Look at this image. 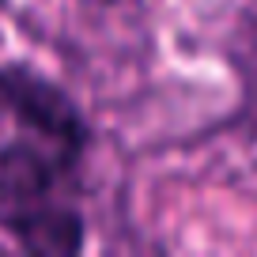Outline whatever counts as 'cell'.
I'll use <instances>...</instances> for the list:
<instances>
[{
	"mask_svg": "<svg viewBox=\"0 0 257 257\" xmlns=\"http://www.w3.org/2000/svg\"><path fill=\"white\" fill-rule=\"evenodd\" d=\"M87 152V137H64L49 128H12L0 140V227L38 204L57 201Z\"/></svg>",
	"mask_w": 257,
	"mask_h": 257,
	"instance_id": "obj_1",
	"label": "cell"
},
{
	"mask_svg": "<svg viewBox=\"0 0 257 257\" xmlns=\"http://www.w3.org/2000/svg\"><path fill=\"white\" fill-rule=\"evenodd\" d=\"M49 128L64 137H87L80 110L57 83L23 64L0 68V128Z\"/></svg>",
	"mask_w": 257,
	"mask_h": 257,
	"instance_id": "obj_2",
	"label": "cell"
},
{
	"mask_svg": "<svg viewBox=\"0 0 257 257\" xmlns=\"http://www.w3.org/2000/svg\"><path fill=\"white\" fill-rule=\"evenodd\" d=\"M4 231L31 253H80L83 249V216L64 201H49L23 216L8 219Z\"/></svg>",
	"mask_w": 257,
	"mask_h": 257,
	"instance_id": "obj_3",
	"label": "cell"
}]
</instances>
